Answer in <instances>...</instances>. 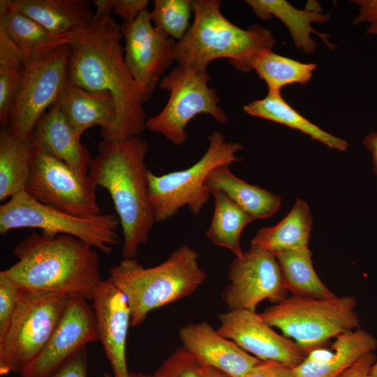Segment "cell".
<instances>
[{"label": "cell", "mask_w": 377, "mask_h": 377, "mask_svg": "<svg viewBox=\"0 0 377 377\" xmlns=\"http://www.w3.org/2000/svg\"><path fill=\"white\" fill-rule=\"evenodd\" d=\"M71 53V45H65L43 60L24 64L6 126L13 136L29 138L47 109L58 101L68 82Z\"/></svg>", "instance_id": "cell-12"}, {"label": "cell", "mask_w": 377, "mask_h": 377, "mask_svg": "<svg viewBox=\"0 0 377 377\" xmlns=\"http://www.w3.org/2000/svg\"><path fill=\"white\" fill-rule=\"evenodd\" d=\"M222 5L220 0L192 1L194 22L175 45V61L179 66L205 72L212 61L226 58L243 72L254 54L274 46L270 30L260 25L239 28L223 15Z\"/></svg>", "instance_id": "cell-5"}, {"label": "cell", "mask_w": 377, "mask_h": 377, "mask_svg": "<svg viewBox=\"0 0 377 377\" xmlns=\"http://www.w3.org/2000/svg\"><path fill=\"white\" fill-rule=\"evenodd\" d=\"M119 219L103 214L78 217L45 206L24 191L0 206V233L17 228H38L52 235H68L78 238L105 254L119 242Z\"/></svg>", "instance_id": "cell-9"}, {"label": "cell", "mask_w": 377, "mask_h": 377, "mask_svg": "<svg viewBox=\"0 0 377 377\" xmlns=\"http://www.w3.org/2000/svg\"><path fill=\"white\" fill-rule=\"evenodd\" d=\"M209 146L203 156L191 167L182 170L156 175H148V193L156 223L165 221L188 207L199 216L211 193L205 180L215 168L241 161L236 154L243 147L236 142H226L219 131L207 137Z\"/></svg>", "instance_id": "cell-7"}, {"label": "cell", "mask_w": 377, "mask_h": 377, "mask_svg": "<svg viewBox=\"0 0 377 377\" xmlns=\"http://www.w3.org/2000/svg\"><path fill=\"white\" fill-rule=\"evenodd\" d=\"M87 177L110 193L124 235L121 254L134 258L156 223L148 193L147 142L140 136L106 141L97 146Z\"/></svg>", "instance_id": "cell-3"}, {"label": "cell", "mask_w": 377, "mask_h": 377, "mask_svg": "<svg viewBox=\"0 0 377 377\" xmlns=\"http://www.w3.org/2000/svg\"><path fill=\"white\" fill-rule=\"evenodd\" d=\"M24 68L23 58L18 55L0 57V122L6 127L13 100L19 87Z\"/></svg>", "instance_id": "cell-33"}, {"label": "cell", "mask_w": 377, "mask_h": 377, "mask_svg": "<svg viewBox=\"0 0 377 377\" xmlns=\"http://www.w3.org/2000/svg\"><path fill=\"white\" fill-rule=\"evenodd\" d=\"M13 6L48 31L71 40L87 29L95 12L88 0H11Z\"/></svg>", "instance_id": "cell-22"}, {"label": "cell", "mask_w": 377, "mask_h": 377, "mask_svg": "<svg viewBox=\"0 0 377 377\" xmlns=\"http://www.w3.org/2000/svg\"><path fill=\"white\" fill-rule=\"evenodd\" d=\"M247 4L255 15L263 20H269L272 16L280 20L288 29L295 45L304 53L313 54L317 44L311 38V34L318 35L329 48L334 45L329 41L327 35L317 32L312 27V22L326 23L330 14H323L322 9L317 3L316 6L306 9H298L286 0H247Z\"/></svg>", "instance_id": "cell-23"}, {"label": "cell", "mask_w": 377, "mask_h": 377, "mask_svg": "<svg viewBox=\"0 0 377 377\" xmlns=\"http://www.w3.org/2000/svg\"><path fill=\"white\" fill-rule=\"evenodd\" d=\"M356 305L353 295L331 299L290 295L267 307L260 315L307 354L330 339L360 328Z\"/></svg>", "instance_id": "cell-6"}, {"label": "cell", "mask_w": 377, "mask_h": 377, "mask_svg": "<svg viewBox=\"0 0 377 377\" xmlns=\"http://www.w3.org/2000/svg\"><path fill=\"white\" fill-rule=\"evenodd\" d=\"M217 331L262 361L297 367L306 353L295 341L275 332L256 311L231 310L218 316Z\"/></svg>", "instance_id": "cell-16"}, {"label": "cell", "mask_w": 377, "mask_h": 377, "mask_svg": "<svg viewBox=\"0 0 377 377\" xmlns=\"http://www.w3.org/2000/svg\"><path fill=\"white\" fill-rule=\"evenodd\" d=\"M98 340L103 346L113 377H129L126 340L131 311L126 296L109 278L102 281L91 299Z\"/></svg>", "instance_id": "cell-17"}, {"label": "cell", "mask_w": 377, "mask_h": 377, "mask_svg": "<svg viewBox=\"0 0 377 377\" xmlns=\"http://www.w3.org/2000/svg\"><path fill=\"white\" fill-rule=\"evenodd\" d=\"M120 27L125 41L124 61L145 103L175 61L177 42L155 28L147 10Z\"/></svg>", "instance_id": "cell-13"}, {"label": "cell", "mask_w": 377, "mask_h": 377, "mask_svg": "<svg viewBox=\"0 0 377 377\" xmlns=\"http://www.w3.org/2000/svg\"><path fill=\"white\" fill-rule=\"evenodd\" d=\"M94 249L71 235L32 232L15 246L17 262L1 272L23 289L91 300L103 280Z\"/></svg>", "instance_id": "cell-2"}, {"label": "cell", "mask_w": 377, "mask_h": 377, "mask_svg": "<svg viewBox=\"0 0 377 377\" xmlns=\"http://www.w3.org/2000/svg\"><path fill=\"white\" fill-rule=\"evenodd\" d=\"M203 364L202 377H232L228 374L214 367Z\"/></svg>", "instance_id": "cell-42"}, {"label": "cell", "mask_w": 377, "mask_h": 377, "mask_svg": "<svg viewBox=\"0 0 377 377\" xmlns=\"http://www.w3.org/2000/svg\"><path fill=\"white\" fill-rule=\"evenodd\" d=\"M313 219L308 203L297 198L289 213L277 224L260 228L250 246L278 253L309 248Z\"/></svg>", "instance_id": "cell-26"}, {"label": "cell", "mask_w": 377, "mask_h": 377, "mask_svg": "<svg viewBox=\"0 0 377 377\" xmlns=\"http://www.w3.org/2000/svg\"><path fill=\"white\" fill-rule=\"evenodd\" d=\"M45 377H88V353L84 347Z\"/></svg>", "instance_id": "cell-36"}, {"label": "cell", "mask_w": 377, "mask_h": 377, "mask_svg": "<svg viewBox=\"0 0 377 377\" xmlns=\"http://www.w3.org/2000/svg\"><path fill=\"white\" fill-rule=\"evenodd\" d=\"M243 110L249 115L297 129L330 149L341 151L348 149L346 140L325 131L303 117L283 98L281 91H268L265 98L249 103Z\"/></svg>", "instance_id": "cell-27"}, {"label": "cell", "mask_w": 377, "mask_h": 377, "mask_svg": "<svg viewBox=\"0 0 377 377\" xmlns=\"http://www.w3.org/2000/svg\"><path fill=\"white\" fill-rule=\"evenodd\" d=\"M159 369L163 377H202L203 364L182 346L168 357Z\"/></svg>", "instance_id": "cell-34"}, {"label": "cell", "mask_w": 377, "mask_h": 377, "mask_svg": "<svg viewBox=\"0 0 377 377\" xmlns=\"http://www.w3.org/2000/svg\"><path fill=\"white\" fill-rule=\"evenodd\" d=\"M69 295L22 288L8 330L0 341V375L19 374L44 348L71 299Z\"/></svg>", "instance_id": "cell-8"}, {"label": "cell", "mask_w": 377, "mask_h": 377, "mask_svg": "<svg viewBox=\"0 0 377 377\" xmlns=\"http://www.w3.org/2000/svg\"><path fill=\"white\" fill-rule=\"evenodd\" d=\"M129 377H163L159 368L153 374H145L142 373L130 372Z\"/></svg>", "instance_id": "cell-43"}, {"label": "cell", "mask_w": 377, "mask_h": 377, "mask_svg": "<svg viewBox=\"0 0 377 377\" xmlns=\"http://www.w3.org/2000/svg\"><path fill=\"white\" fill-rule=\"evenodd\" d=\"M376 359L374 353H369L347 368L337 377H371V367Z\"/></svg>", "instance_id": "cell-40"}, {"label": "cell", "mask_w": 377, "mask_h": 377, "mask_svg": "<svg viewBox=\"0 0 377 377\" xmlns=\"http://www.w3.org/2000/svg\"><path fill=\"white\" fill-rule=\"evenodd\" d=\"M0 27L20 48L24 64L43 60L59 47L71 43L20 12L11 0L0 1Z\"/></svg>", "instance_id": "cell-24"}, {"label": "cell", "mask_w": 377, "mask_h": 377, "mask_svg": "<svg viewBox=\"0 0 377 377\" xmlns=\"http://www.w3.org/2000/svg\"><path fill=\"white\" fill-rule=\"evenodd\" d=\"M228 279L221 297L228 311H256L265 300L277 303L287 297L276 258L259 247L250 246L241 257H235Z\"/></svg>", "instance_id": "cell-14"}, {"label": "cell", "mask_w": 377, "mask_h": 377, "mask_svg": "<svg viewBox=\"0 0 377 377\" xmlns=\"http://www.w3.org/2000/svg\"><path fill=\"white\" fill-rule=\"evenodd\" d=\"M29 137L34 144L87 177L92 157L57 102L38 119Z\"/></svg>", "instance_id": "cell-20"}, {"label": "cell", "mask_w": 377, "mask_h": 377, "mask_svg": "<svg viewBox=\"0 0 377 377\" xmlns=\"http://www.w3.org/2000/svg\"><path fill=\"white\" fill-rule=\"evenodd\" d=\"M34 142L20 139L6 127L0 131V200L24 191Z\"/></svg>", "instance_id": "cell-28"}, {"label": "cell", "mask_w": 377, "mask_h": 377, "mask_svg": "<svg viewBox=\"0 0 377 377\" xmlns=\"http://www.w3.org/2000/svg\"><path fill=\"white\" fill-rule=\"evenodd\" d=\"M22 288L0 272V341L4 337L17 308Z\"/></svg>", "instance_id": "cell-35"}, {"label": "cell", "mask_w": 377, "mask_h": 377, "mask_svg": "<svg viewBox=\"0 0 377 377\" xmlns=\"http://www.w3.org/2000/svg\"><path fill=\"white\" fill-rule=\"evenodd\" d=\"M87 301L83 297H71L48 342L21 370V377H45L88 343L98 340L94 311Z\"/></svg>", "instance_id": "cell-15"}, {"label": "cell", "mask_w": 377, "mask_h": 377, "mask_svg": "<svg viewBox=\"0 0 377 377\" xmlns=\"http://www.w3.org/2000/svg\"><path fill=\"white\" fill-rule=\"evenodd\" d=\"M317 65L302 63L278 54L272 49L265 48L249 58L243 72L254 70L264 80L268 91H278L294 83L305 84L310 81Z\"/></svg>", "instance_id": "cell-30"}, {"label": "cell", "mask_w": 377, "mask_h": 377, "mask_svg": "<svg viewBox=\"0 0 377 377\" xmlns=\"http://www.w3.org/2000/svg\"><path fill=\"white\" fill-rule=\"evenodd\" d=\"M212 195L214 209L206 236L214 244L228 249L235 257H241L244 253L241 234L254 220L222 193L214 192Z\"/></svg>", "instance_id": "cell-31"}, {"label": "cell", "mask_w": 377, "mask_h": 377, "mask_svg": "<svg viewBox=\"0 0 377 377\" xmlns=\"http://www.w3.org/2000/svg\"><path fill=\"white\" fill-rule=\"evenodd\" d=\"M334 339L329 348L323 345L309 352L293 369L295 376L337 377L377 348L376 337L361 327L343 332Z\"/></svg>", "instance_id": "cell-19"}, {"label": "cell", "mask_w": 377, "mask_h": 377, "mask_svg": "<svg viewBox=\"0 0 377 377\" xmlns=\"http://www.w3.org/2000/svg\"><path fill=\"white\" fill-rule=\"evenodd\" d=\"M103 377H113V376L108 373H105Z\"/></svg>", "instance_id": "cell-45"}, {"label": "cell", "mask_w": 377, "mask_h": 377, "mask_svg": "<svg viewBox=\"0 0 377 377\" xmlns=\"http://www.w3.org/2000/svg\"><path fill=\"white\" fill-rule=\"evenodd\" d=\"M179 337L183 347L202 364L232 377H244L261 361L223 337L205 321L182 327Z\"/></svg>", "instance_id": "cell-18"}, {"label": "cell", "mask_w": 377, "mask_h": 377, "mask_svg": "<svg viewBox=\"0 0 377 377\" xmlns=\"http://www.w3.org/2000/svg\"><path fill=\"white\" fill-rule=\"evenodd\" d=\"M57 103L77 135L82 137L86 130L99 126L102 140H110L117 116L110 92L88 91L68 81Z\"/></svg>", "instance_id": "cell-21"}, {"label": "cell", "mask_w": 377, "mask_h": 377, "mask_svg": "<svg viewBox=\"0 0 377 377\" xmlns=\"http://www.w3.org/2000/svg\"><path fill=\"white\" fill-rule=\"evenodd\" d=\"M351 2L358 7L353 24H367L366 33L377 36V0H353Z\"/></svg>", "instance_id": "cell-37"}, {"label": "cell", "mask_w": 377, "mask_h": 377, "mask_svg": "<svg viewBox=\"0 0 377 377\" xmlns=\"http://www.w3.org/2000/svg\"><path fill=\"white\" fill-rule=\"evenodd\" d=\"M275 257L281 269L284 287L292 296L316 299L336 297L316 274L309 248L282 251Z\"/></svg>", "instance_id": "cell-29"}, {"label": "cell", "mask_w": 377, "mask_h": 377, "mask_svg": "<svg viewBox=\"0 0 377 377\" xmlns=\"http://www.w3.org/2000/svg\"><path fill=\"white\" fill-rule=\"evenodd\" d=\"M210 79L207 71L174 67L159 84L169 92L168 102L158 114L147 120L146 129L179 146L187 138L186 126L195 116L207 114L217 122H226L228 116L219 105V97L208 84Z\"/></svg>", "instance_id": "cell-10"}, {"label": "cell", "mask_w": 377, "mask_h": 377, "mask_svg": "<svg viewBox=\"0 0 377 377\" xmlns=\"http://www.w3.org/2000/svg\"><path fill=\"white\" fill-rule=\"evenodd\" d=\"M371 377H377V359L376 362L374 363L371 367Z\"/></svg>", "instance_id": "cell-44"}, {"label": "cell", "mask_w": 377, "mask_h": 377, "mask_svg": "<svg viewBox=\"0 0 377 377\" xmlns=\"http://www.w3.org/2000/svg\"><path fill=\"white\" fill-rule=\"evenodd\" d=\"M96 186L62 161L34 144L24 191L37 202L78 216L101 214Z\"/></svg>", "instance_id": "cell-11"}, {"label": "cell", "mask_w": 377, "mask_h": 377, "mask_svg": "<svg viewBox=\"0 0 377 377\" xmlns=\"http://www.w3.org/2000/svg\"><path fill=\"white\" fill-rule=\"evenodd\" d=\"M192 12L191 0H154L149 14L156 29L179 41L190 28Z\"/></svg>", "instance_id": "cell-32"}, {"label": "cell", "mask_w": 377, "mask_h": 377, "mask_svg": "<svg viewBox=\"0 0 377 377\" xmlns=\"http://www.w3.org/2000/svg\"><path fill=\"white\" fill-rule=\"evenodd\" d=\"M362 144L371 154L374 171L377 175V132H372L366 136Z\"/></svg>", "instance_id": "cell-41"}, {"label": "cell", "mask_w": 377, "mask_h": 377, "mask_svg": "<svg viewBox=\"0 0 377 377\" xmlns=\"http://www.w3.org/2000/svg\"><path fill=\"white\" fill-rule=\"evenodd\" d=\"M198 256L184 244L154 267L124 258L110 269L108 278L127 297L132 326L142 324L152 311L190 296L205 281Z\"/></svg>", "instance_id": "cell-4"}, {"label": "cell", "mask_w": 377, "mask_h": 377, "mask_svg": "<svg viewBox=\"0 0 377 377\" xmlns=\"http://www.w3.org/2000/svg\"><path fill=\"white\" fill-rule=\"evenodd\" d=\"M91 3L96 6L93 22L70 44L67 80L86 90L112 95L117 116L108 141L139 136L146 129V115L124 61L121 27L112 17L111 0Z\"/></svg>", "instance_id": "cell-1"}, {"label": "cell", "mask_w": 377, "mask_h": 377, "mask_svg": "<svg viewBox=\"0 0 377 377\" xmlns=\"http://www.w3.org/2000/svg\"><path fill=\"white\" fill-rule=\"evenodd\" d=\"M229 167H218L207 177L205 184L211 195L222 193L253 220L269 218L276 214L281 206L280 197L236 177Z\"/></svg>", "instance_id": "cell-25"}, {"label": "cell", "mask_w": 377, "mask_h": 377, "mask_svg": "<svg viewBox=\"0 0 377 377\" xmlns=\"http://www.w3.org/2000/svg\"><path fill=\"white\" fill-rule=\"evenodd\" d=\"M244 377H296L294 370L281 363L260 361Z\"/></svg>", "instance_id": "cell-38"}, {"label": "cell", "mask_w": 377, "mask_h": 377, "mask_svg": "<svg viewBox=\"0 0 377 377\" xmlns=\"http://www.w3.org/2000/svg\"><path fill=\"white\" fill-rule=\"evenodd\" d=\"M112 13L121 17L124 22L135 20L142 11L147 10V0H111Z\"/></svg>", "instance_id": "cell-39"}]
</instances>
